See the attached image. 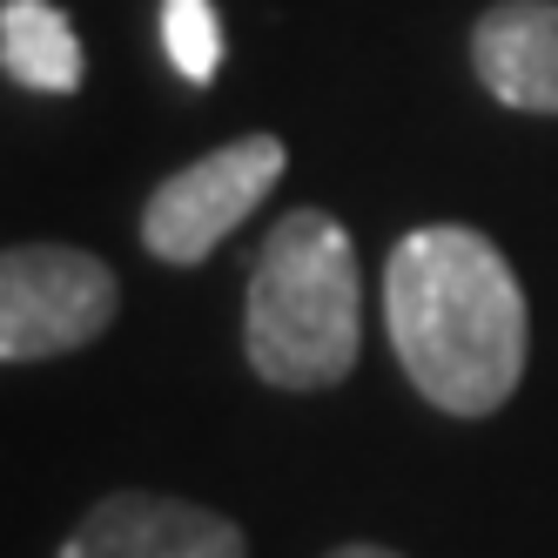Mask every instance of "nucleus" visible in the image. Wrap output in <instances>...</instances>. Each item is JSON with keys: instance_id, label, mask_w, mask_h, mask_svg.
Returning a JSON list of instances; mask_svg holds the SVG:
<instances>
[{"instance_id": "obj_6", "label": "nucleus", "mask_w": 558, "mask_h": 558, "mask_svg": "<svg viewBox=\"0 0 558 558\" xmlns=\"http://www.w3.org/2000/svg\"><path fill=\"white\" fill-rule=\"evenodd\" d=\"M471 68L492 101L558 114V0H498L471 27Z\"/></svg>"}, {"instance_id": "obj_4", "label": "nucleus", "mask_w": 558, "mask_h": 558, "mask_svg": "<svg viewBox=\"0 0 558 558\" xmlns=\"http://www.w3.org/2000/svg\"><path fill=\"white\" fill-rule=\"evenodd\" d=\"M290 155L276 135H243V142H222L203 162L175 169L162 189L142 203V243L155 263H175L195 269L222 235L243 229V216L263 203V195L283 182Z\"/></svg>"}, {"instance_id": "obj_9", "label": "nucleus", "mask_w": 558, "mask_h": 558, "mask_svg": "<svg viewBox=\"0 0 558 558\" xmlns=\"http://www.w3.org/2000/svg\"><path fill=\"white\" fill-rule=\"evenodd\" d=\"M324 558H404V551H390V545H371V538H350V545H337V551H324Z\"/></svg>"}, {"instance_id": "obj_3", "label": "nucleus", "mask_w": 558, "mask_h": 558, "mask_svg": "<svg viewBox=\"0 0 558 558\" xmlns=\"http://www.w3.org/2000/svg\"><path fill=\"white\" fill-rule=\"evenodd\" d=\"M114 310L122 283L88 250L68 243H14L0 256V356L8 364H48V356L88 350Z\"/></svg>"}, {"instance_id": "obj_8", "label": "nucleus", "mask_w": 558, "mask_h": 558, "mask_svg": "<svg viewBox=\"0 0 558 558\" xmlns=\"http://www.w3.org/2000/svg\"><path fill=\"white\" fill-rule=\"evenodd\" d=\"M162 48H169V68L182 82H216L222 68V21L209 0H162Z\"/></svg>"}, {"instance_id": "obj_2", "label": "nucleus", "mask_w": 558, "mask_h": 558, "mask_svg": "<svg viewBox=\"0 0 558 558\" xmlns=\"http://www.w3.org/2000/svg\"><path fill=\"white\" fill-rule=\"evenodd\" d=\"M364 343L356 243L330 209H290L263 235L243 303L250 371L276 390H330Z\"/></svg>"}, {"instance_id": "obj_7", "label": "nucleus", "mask_w": 558, "mask_h": 558, "mask_svg": "<svg viewBox=\"0 0 558 558\" xmlns=\"http://www.w3.org/2000/svg\"><path fill=\"white\" fill-rule=\"evenodd\" d=\"M0 68H8V82L34 95H74L88 74L68 14L48 8V0H8L0 8Z\"/></svg>"}, {"instance_id": "obj_1", "label": "nucleus", "mask_w": 558, "mask_h": 558, "mask_svg": "<svg viewBox=\"0 0 558 558\" xmlns=\"http://www.w3.org/2000/svg\"><path fill=\"white\" fill-rule=\"evenodd\" d=\"M384 324L404 377L445 417H492L525 377V290L485 229H411L384 263Z\"/></svg>"}, {"instance_id": "obj_5", "label": "nucleus", "mask_w": 558, "mask_h": 558, "mask_svg": "<svg viewBox=\"0 0 558 558\" xmlns=\"http://www.w3.org/2000/svg\"><path fill=\"white\" fill-rule=\"evenodd\" d=\"M54 558H250L235 518L169 492H108Z\"/></svg>"}]
</instances>
